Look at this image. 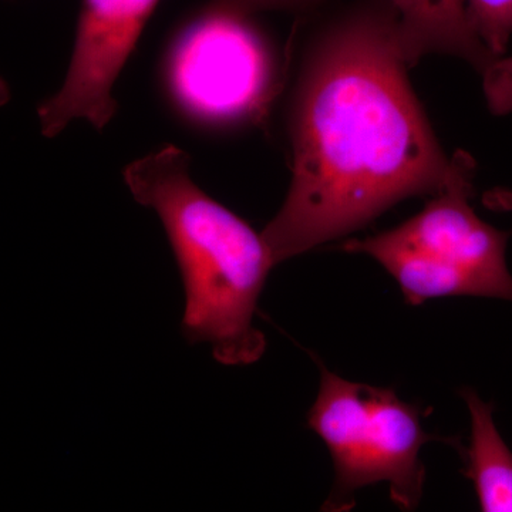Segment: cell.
<instances>
[{"mask_svg":"<svg viewBox=\"0 0 512 512\" xmlns=\"http://www.w3.org/2000/svg\"><path fill=\"white\" fill-rule=\"evenodd\" d=\"M396 18L363 12L320 40L292 100V180L262 231L275 265L439 192L453 160L407 79Z\"/></svg>","mask_w":512,"mask_h":512,"instance_id":"6da1fadb","label":"cell"},{"mask_svg":"<svg viewBox=\"0 0 512 512\" xmlns=\"http://www.w3.org/2000/svg\"><path fill=\"white\" fill-rule=\"evenodd\" d=\"M190 156L165 144L124 168L134 200L157 212L185 291L181 329L207 343L217 362L245 366L264 355L256 306L275 262L261 234L201 190Z\"/></svg>","mask_w":512,"mask_h":512,"instance_id":"7a4b0ae2","label":"cell"},{"mask_svg":"<svg viewBox=\"0 0 512 512\" xmlns=\"http://www.w3.org/2000/svg\"><path fill=\"white\" fill-rule=\"evenodd\" d=\"M447 184L399 227L340 247L375 259L393 276L409 305L446 296L512 302L507 251L510 232L481 220L471 207L476 161L457 151Z\"/></svg>","mask_w":512,"mask_h":512,"instance_id":"3957f363","label":"cell"},{"mask_svg":"<svg viewBox=\"0 0 512 512\" xmlns=\"http://www.w3.org/2000/svg\"><path fill=\"white\" fill-rule=\"evenodd\" d=\"M252 15L211 0L168 40L161 87L171 109L191 127L227 131L268 116L281 74L274 46Z\"/></svg>","mask_w":512,"mask_h":512,"instance_id":"277c9868","label":"cell"},{"mask_svg":"<svg viewBox=\"0 0 512 512\" xmlns=\"http://www.w3.org/2000/svg\"><path fill=\"white\" fill-rule=\"evenodd\" d=\"M319 366V393L308 424L325 441L335 466L323 510H352L357 491L379 483L389 484L397 507L416 510L426 481L421 447L437 440L423 429V409L392 389L350 382Z\"/></svg>","mask_w":512,"mask_h":512,"instance_id":"5b68a950","label":"cell"},{"mask_svg":"<svg viewBox=\"0 0 512 512\" xmlns=\"http://www.w3.org/2000/svg\"><path fill=\"white\" fill-rule=\"evenodd\" d=\"M160 0H82L73 55L59 92L37 107L43 136L53 138L73 120L103 130L119 104L113 87Z\"/></svg>","mask_w":512,"mask_h":512,"instance_id":"8992f818","label":"cell"},{"mask_svg":"<svg viewBox=\"0 0 512 512\" xmlns=\"http://www.w3.org/2000/svg\"><path fill=\"white\" fill-rule=\"evenodd\" d=\"M409 64L439 53L466 60L480 74L491 106L512 109V59L494 56L474 32L464 0H386Z\"/></svg>","mask_w":512,"mask_h":512,"instance_id":"52a82bcc","label":"cell"},{"mask_svg":"<svg viewBox=\"0 0 512 512\" xmlns=\"http://www.w3.org/2000/svg\"><path fill=\"white\" fill-rule=\"evenodd\" d=\"M471 419L464 474L473 481L484 512H512V451L495 426L493 404L470 387L461 390Z\"/></svg>","mask_w":512,"mask_h":512,"instance_id":"ba28073f","label":"cell"},{"mask_svg":"<svg viewBox=\"0 0 512 512\" xmlns=\"http://www.w3.org/2000/svg\"><path fill=\"white\" fill-rule=\"evenodd\" d=\"M474 32L497 57L507 55L512 37V0H464Z\"/></svg>","mask_w":512,"mask_h":512,"instance_id":"9c48e42d","label":"cell"},{"mask_svg":"<svg viewBox=\"0 0 512 512\" xmlns=\"http://www.w3.org/2000/svg\"><path fill=\"white\" fill-rule=\"evenodd\" d=\"M229 5L237 6L247 10V12L255 13L261 10H291L301 8L312 0H222Z\"/></svg>","mask_w":512,"mask_h":512,"instance_id":"30bf717a","label":"cell"},{"mask_svg":"<svg viewBox=\"0 0 512 512\" xmlns=\"http://www.w3.org/2000/svg\"><path fill=\"white\" fill-rule=\"evenodd\" d=\"M483 204L491 211L512 212V190L493 188L485 191Z\"/></svg>","mask_w":512,"mask_h":512,"instance_id":"8fae6325","label":"cell"},{"mask_svg":"<svg viewBox=\"0 0 512 512\" xmlns=\"http://www.w3.org/2000/svg\"><path fill=\"white\" fill-rule=\"evenodd\" d=\"M10 100V89L8 83L0 77V107L6 106Z\"/></svg>","mask_w":512,"mask_h":512,"instance_id":"7c38bea8","label":"cell"}]
</instances>
